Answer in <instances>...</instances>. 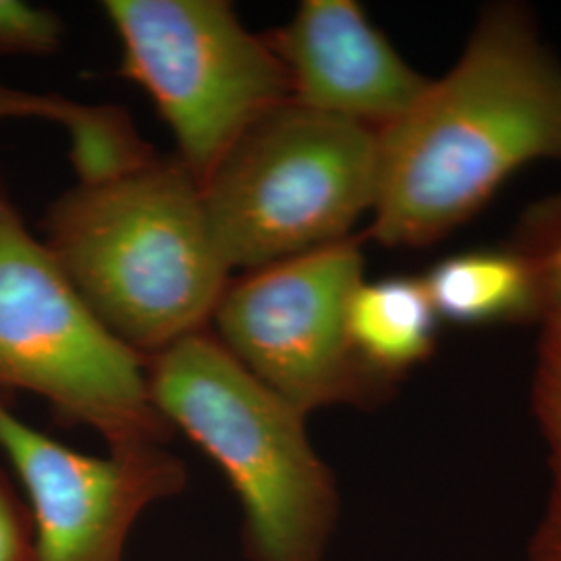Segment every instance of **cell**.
I'll use <instances>...</instances> for the list:
<instances>
[{"label": "cell", "instance_id": "cell-1", "mask_svg": "<svg viewBox=\"0 0 561 561\" xmlns=\"http://www.w3.org/2000/svg\"><path fill=\"white\" fill-rule=\"evenodd\" d=\"M377 141L368 233L389 248L437 243L522 167L561 161V62L530 11L482 9L458 62Z\"/></svg>", "mask_w": 561, "mask_h": 561}, {"label": "cell", "instance_id": "cell-2", "mask_svg": "<svg viewBox=\"0 0 561 561\" xmlns=\"http://www.w3.org/2000/svg\"><path fill=\"white\" fill-rule=\"evenodd\" d=\"M44 243L141 358L206 331L231 280L201 181L178 157L152 152L115 175L80 181L50 206Z\"/></svg>", "mask_w": 561, "mask_h": 561}, {"label": "cell", "instance_id": "cell-3", "mask_svg": "<svg viewBox=\"0 0 561 561\" xmlns=\"http://www.w3.org/2000/svg\"><path fill=\"white\" fill-rule=\"evenodd\" d=\"M154 408L217 461L245 510L254 561H321L337 489L306 414L201 331L146 358Z\"/></svg>", "mask_w": 561, "mask_h": 561}, {"label": "cell", "instance_id": "cell-4", "mask_svg": "<svg viewBox=\"0 0 561 561\" xmlns=\"http://www.w3.org/2000/svg\"><path fill=\"white\" fill-rule=\"evenodd\" d=\"M377 131L287 101L202 181L222 261L243 273L345 240L377 194Z\"/></svg>", "mask_w": 561, "mask_h": 561}, {"label": "cell", "instance_id": "cell-5", "mask_svg": "<svg viewBox=\"0 0 561 561\" xmlns=\"http://www.w3.org/2000/svg\"><path fill=\"white\" fill-rule=\"evenodd\" d=\"M0 389L50 403L60 421L96 428L111 451L161 445L146 358L94 314L0 185Z\"/></svg>", "mask_w": 561, "mask_h": 561}, {"label": "cell", "instance_id": "cell-6", "mask_svg": "<svg viewBox=\"0 0 561 561\" xmlns=\"http://www.w3.org/2000/svg\"><path fill=\"white\" fill-rule=\"evenodd\" d=\"M123 76L141 85L196 180L262 115L291 101V83L264 36L222 0H106Z\"/></svg>", "mask_w": 561, "mask_h": 561}, {"label": "cell", "instance_id": "cell-7", "mask_svg": "<svg viewBox=\"0 0 561 561\" xmlns=\"http://www.w3.org/2000/svg\"><path fill=\"white\" fill-rule=\"evenodd\" d=\"M364 280L356 236L229 280L215 337L259 381L306 416L329 405L373 408L396 387L362 362L350 306Z\"/></svg>", "mask_w": 561, "mask_h": 561}, {"label": "cell", "instance_id": "cell-8", "mask_svg": "<svg viewBox=\"0 0 561 561\" xmlns=\"http://www.w3.org/2000/svg\"><path fill=\"white\" fill-rule=\"evenodd\" d=\"M0 449L27 491L38 561H121L141 510L185 482L181 461L161 445L90 458L21 421L2 401Z\"/></svg>", "mask_w": 561, "mask_h": 561}, {"label": "cell", "instance_id": "cell-9", "mask_svg": "<svg viewBox=\"0 0 561 561\" xmlns=\"http://www.w3.org/2000/svg\"><path fill=\"white\" fill-rule=\"evenodd\" d=\"M264 38L289 76L294 101L377 134L431 83L354 0H306Z\"/></svg>", "mask_w": 561, "mask_h": 561}, {"label": "cell", "instance_id": "cell-10", "mask_svg": "<svg viewBox=\"0 0 561 561\" xmlns=\"http://www.w3.org/2000/svg\"><path fill=\"white\" fill-rule=\"evenodd\" d=\"M422 280L442 321L497 327L545 319L533 268L512 245L451 254Z\"/></svg>", "mask_w": 561, "mask_h": 561}, {"label": "cell", "instance_id": "cell-11", "mask_svg": "<svg viewBox=\"0 0 561 561\" xmlns=\"http://www.w3.org/2000/svg\"><path fill=\"white\" fill-rule=\"evenodd\" d=\"M439 321L424 280L416 277L362 280L350 306V335L358 356L393 387L431 358Z\"/></svg>", "mask_w": 561, "mask_h": 561}, {"label": "cell", "instance_id": "cell-12", "mask_svg": "<svg viewBox=\"0 0 561 561\" xmlns=\"http://www.w3.org/2000/svg\"><path fill=\"white\" fill-rule=\"evenodd\" d=\"M9 117H41L65 125L71 134V157L80 181L115 175L152 154L119 108H92L60 96L0 85V119Z\"/></svg>", "mask_w": 561, "mask_h": 561}, {"label": "cell", "instance_id": "cell-13", "mask_svg": "<svg viewBox=\"0 0 561 561\" xmlns=\"http://www.w3.org/2000/svg\"><path fill=\"white\" fill-rule=\"evenodd\" d=\"M533 412L547 445L551 484L541 520L528 542V561H561V317L542 321Z\"/></svg>", "mask_w": 561, "mask_h": 561}, {"label": "cell", "instance_id": "cell-14", "mask_svg": "<svg viewBox=\"0 0 561 561\" xmlns=\"http://www.w3.org/2000/svg\"><path fill=\"white\" fill-rule=\"evenodd\" d=\"M512 248L533 268L545 319L561 317V194L524 210Z\"/></svg>", "mask_w": 561, "mask_h": 561}, {"label": "cell", "instance_id": "cell-15", "mask_svg": "<svg viewBox=\"0 0 561 561\" xmlns=\"http://www.w3.org/2000/svg\"><path fill=\"white\" fill-rule=\"evenodd\" d=\"M62 23L21 0H0V57H46L59 50Z\"/></svg>", "mask_w": 561, "mask_h": 561}, {"label": "cell", "instance_id": "cell-16", "mask_svg": "<svg viewBox=\"0 0 561 561\" xmlns=\"http://www.w3.org/2000/svg\"><path fill=\"white\" fill-rule=\"evenodd\" d=\"M0 561H38L34 522L15 489L0 472Z\"/></svg>", "mask_w": 561, "mask_h": 561}]
</instances>
